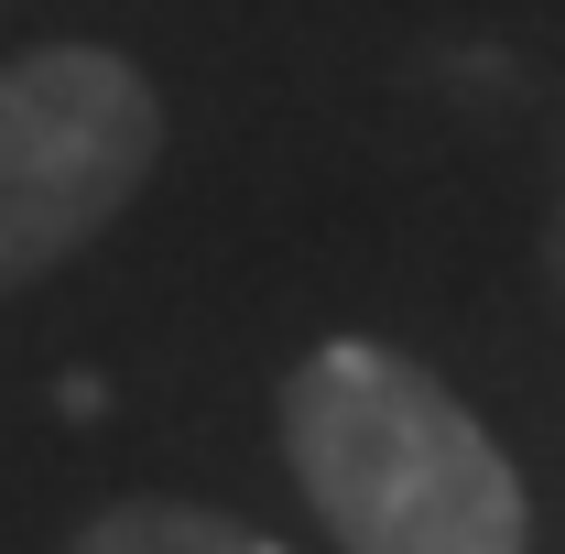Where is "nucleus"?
Returning <instances> with one entry per match:
<instances>
[{
    "label": "nucleus",
    "instance_id": "f257e3e1",
    "mask_svg": "<svg viewBox=\"0 0 565 554\" xmlns=\"http://www.w3.org/2000/svg\"><path fill=\"white\" fill-rule=\"evenodd\" d=\"M282 457L349 554H522L533 500L500 435L381 338H327L282 381Z\"/></svg>",
    "mask_w": 565,
    "mask_h": 554
},
{
    "label": "nucleus",
    "instance_id": "f03ea898",
    "mask_svg": "<svg viewBox=\"0 0 565 554\" xmlns=\"http://www.w3.org/2000/svg\"><path fill=\"white\" fill-rule=\"evenodd\" d=\"M163 163V98L109 44H44L0 66V294L76 262Z\"/></svg>",
    "mask_w": 565,
    "mask_h": 554
},
{
    "label": "nucleus",
    "instance_id": "7ed1b4c3",
    "mask_svg": "<svg viewBox=\"0 0 565 554\" xmlns=\"http://www.w3.org/2000/svg\"><path fill=\"white\" fill-rule=\"evenodd\" d=\"M76 554H282L273 533H250V522H217V511H185V500H120V511H98Z\"/></svg>",
    "mask_w": 565,
    "mask_h": 554
}]
</instances>
